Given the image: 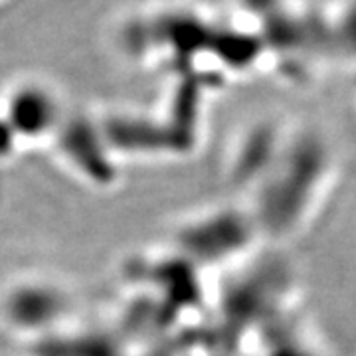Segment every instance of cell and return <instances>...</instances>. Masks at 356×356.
<instances>
[{"mask_svg": "<svg viewBox=\"0 0 356 356\" xmlns=\"http://www.w3.org/2000/svg\"><path fill=\"white\" fill-rule=\"evenodd\" d=\"M4 103L8 105L6 117L26 137H40L50 131L60 115V103L56 93L40 81H22L14 86Z\"/></svg>", "mask_w": 356, "mask_h": 356, "instance_id": "6da1fadb", "label": "cell"}, {"mask_svg": "<svg viewBox=\"0 0 356 356\" xmlns=\"http://www.w3.org/2000/svg\"><path fill=\"white\" fill-rule=\"evenodd\" d=\"M315 6L323 50L343 62L356 60V0H325Z\"/></svg>", "mask_w": 356, "mask_h": 356, "instance_id": "7a4b0ae2", "label": "cell"}]
</instances>
